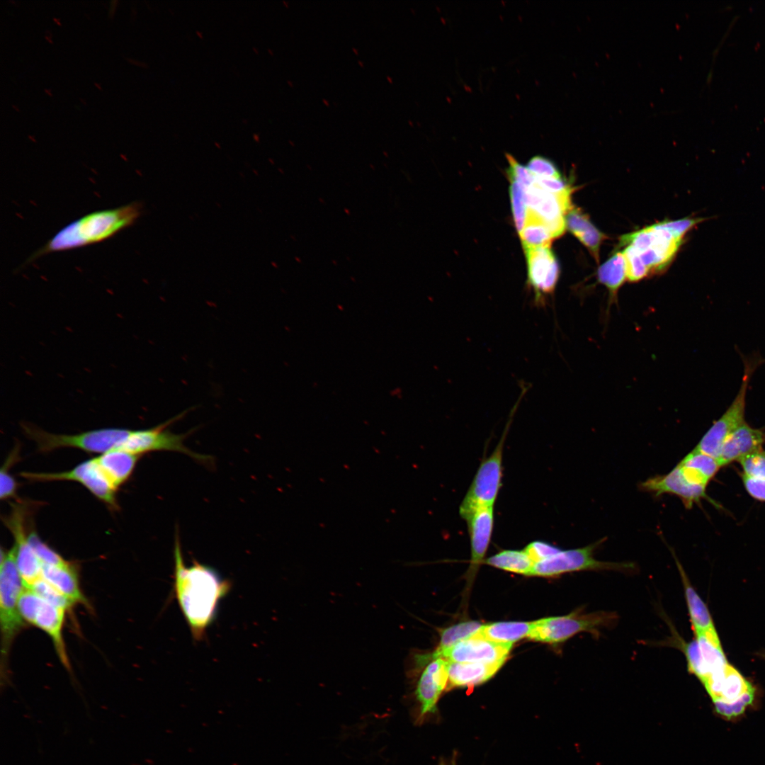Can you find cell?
<instances>
[{
    "mask_svg": "<svg viewBox=\"0 0 765 765\" xmlns=\"http://www.w3.org/2000/svg\"><path fill=\"white\" fill-rule=\"evenodd\" d=\"M125 60H127V61H128V62L129 63H130V64H135V65H137V66H140V67H147V64H144V63H143V62H139V61H136V60H133V59H131V58H128V57H126V58H125Z\"/></svg>",
    "mask_w": 765,
    "mask_h": 765,
    "instance_id": "cell-47",
    "label": "cell"
},
{
    "mask_svg": "<svg viewBox=\"0 0 765 765\" xmlns=\"http://www.w3.org/2000/svg\"><path fill=\"white\" fill-rule=\"evenodd\" d=\"M118 4V0H113V1H110V8H109L108 16L111 19L113 18V16L115 14Z\"/></svg>",
    "mask_w": 765,
    "mask_h": 765,
    "instance_id": "cell-46",
    "label": "cell"
},
{
    "mask_svg": "<svg viewBox=\"0 0 765 765\" xmlns=\"http://www.w3.org/2000/svg\"><path fill=\"white\" fill-rule=\"evenodd\" d=\"M483 563L518 574L529 575L534 562L523 550H504L484 560Z\"/></svg>",
    "mask_w": 765,
    "mask_h": 765,
    "instance_id": "cell-27",
    "label": "cell"
},
{
    "mask_svg": "<svg viewBox=\"0 0 765 765\" xmlns=\"http://www.w3.org/2000/svg\"><path fill=\"white\" fill-rule=\"evenodd\" d=\"M527 259L528 284L533 292V306L545 308L548 296L557 284L560 268L550 246L524 249Z\"/></svg>",
    "mask_w": 765,
    "mask_h": 765,
    "instance_id": "cell-12",
    "label": "cell"
},
{
    "mask_svg": "<svg viewBox=\"0 0 765 765\" xmlns=\"http://www.w3.org/2000/svg\"><path fill=\"white\" fill-rule=\"evenodd\" d=\"M626 266V278L630 282L638 281L645 278L649 270L642 261L640 254L632 246H627L623 251Z\"/></svg>",
    "mask_w": 765,
    "mask_h": 765,
    "instance_id": "cell-37",
    "label": "cell"
},
{
    "mask_svg": "<svg viewBox=\"0 0 765 765\" xmlns=\"http://www.w3.org/2000/svg\"><path fill=\"white\" fill-rule=\"evenodd\" d=\"M53 21H54V22H55V23H57V24L58 26H62V23H61V22H60V19H59L58 18L54 17V18H53Z\"/></svg>",
    "mask_w": 765,
    "mask_h": 765,
    "instance_id": "cell-48",
    "label": "cell"
},
{
    "mask_svg": "<svg viewBox=\"0 0 765 765\" xmlns=\"http://www.w3.org/2000/svg\"><path fill=\"white\" fill-rule=\"evenodd\" d=\"M65 611L42 599L31 625L39 628L50 636L59 659L64 667L69 669L70 664L62 634Z\"/></svg>",
    "mask_w": 765,
    "mask_h": 765,
    "instance_id": "cell-19",
    "label": "cell"
},
{
    "mask_svg": "<svg viewBox=\"0 0 765 765\" xmlns=\"http://www.w3.org/2000/svg\"><path fill=\"white\" fill-rule=\"evenodd\" d=\"M174 558V596L193 640H203L217 617L220 601L230 591L232 583L209 565L195 560L186 566L178 535Z\"/></svg>",
    "mask_w": 765,
    "mask_h": 765,
    "instance_id": "cell-1",
    "label": "cell"
},
{
    "mask_svg": "<svg viewBox=\"0 0 765 765\" xmlns=\"http://www.w3.org/2000/svg\"><path fill=\"white\" fill-rule=\"evenodd\" d=\"M599 541L585 547L560 550L556 554L536 562L529 575L555 577L567 572L582 570L630 571L635 568L630 562H605L595 559L594 552Z\"/></svg>",
    "mask_w": 765,
    "mask_h": 765,
    "instance_id": "cell-7",
    "label": "cell"
},
{
    "mask_svg": "<svg viewBox=\"0 0 765 765\" xmlns=\"http://www.w3.org/2000/svg\"><path fill=\"white\" fill-rule=\"evenodd\" d=\"M532 626L533 622H498L483 625L476 633L495 642L513 645L528 638Z\"/></svg>",
    "mask_w": 765,
    "mask_h": 765,
    "instance_id": "cell-25",
    "label": "cell"
},
{
    "mask_svg": "<svg viewBox=\"0 0 765 765\" xmlns=\"http://www.w3.org/2000/svg\"><path fill=\"white\" fill-rule=\"evenodd\" d=\"M533 177V183L548 192L555 194L572 193V188L561 178V177Z\"/></svg>",
    "mask_w": 765,
    "mask_h": 765,
    "instance_id": "cell-44",
    "label": "cell"
},
{
    "mask_svg": "<svg viewBox=\"0 0 765 765\" xmlns=\"http://www.w3.org/2000/svg\"><path fill=\"white\" fill-rule=\"evenodd\" d=\"M44 91L49 96H52V94L50 89H45Z\"/></svg>",
    "mask_w": 765,
    "mask_h": 765,
    "instance_id": "cell-49",
    "label": "cell"
},
{
    "mask_svg": "<svg viewBox=\"0 0 765 765\" xmlns=\"http://www.w3.org/2000/svg\"><path fill=\"white\" fill-rule=\"evenodd\" d=\"M11 107H12V108H13L14 110H16V111H18V112H19V111H20V110H19L18 107V106H16V105H14V104H12V105H11Z\"/></svg>",
    "mask_w": 765,
    "mask_h": 765,
    "instance_id": "cell-52",
    "label": "cell"
},
{
    "mask_svg": "<svg viewBox=\"0 0 765 765\" xmlns=\"http://www.w3.org/2000/svg\"><path fill=\"white\" fill-rule=\"evenodd\" d=\"M506 156L509 164L508 172L510 180L525 188L531 186L534 182V177L528 168L518 163L511 154H506Z\"/></svg>",
    "mask_w": 765,
    "mask_h": 765,
    "instance_id": "cell-41",
    "label": "cell"
},
{
    "mask_svg": "<svg viewBox=\"0 0 765 765\" xmlns=\"http://www.w3.org/2000/svg\"><path fill=\"white\" fill-rule=\"evenodd\" d=\"M79 101H81V103H82L83 104H84V105H86V101H84V100L83 98H79Z\"/></svg>",
    "mask_w": 765,
    "mask_h": 765,
    "instance_id": "cell-54",
    "label": "cell"
},
{
    "mask_svg": "<svg viewBox=\"0 0 765 765\" xmlns=\"http://www.w3.org/2000/svg\"><path fill=\"white\" fill-rule=\"evenodd\" d=\"M744 475L756 478H765V451L761 449L752 452L739 460Z\"/></svg>",
    "mask_w": 765,
    "mask_h": 765,
    "instance_id": "cell-39",
    "label": "cell"
},
{
    "mask_svg": "<svg viewBox=\"0 0 765 765\" xmlns=\"http://www.w3.org/2000/svg\"><path fill=\"white\" fill-rule=\"evenodd\" d=\"M26 513L23 506H16L4 520L15 540L16 565L26 589L41 577L42 564L28 542L26 530Z\"/></svg>",
    "mask_w": 765,
    "mask_h": 765,
    "instance_id": "cell-14",
    "label": "cell"
},
{
    "mask_svg": "<svg viewBox=\"0 0 765 765\" xmlns=\"http://www.w3.org/2000/svg\"><path fill=\"white\" fill-rule=\"evenodd\" d=\"M597 277L599 282L608 289L611 298L616 296L626 278V266L623 253H616L603 264L598 269Z\"/></svg>",
    "mask_w": 765,
    "mask_h": 765,
    "instance_id": "cell-28",
    "label": "cell"
},
{
    "mask_svg": "<svg viewBox=\"0 0 765 765\" xmlns=\"http://www.w3.org/2000/svg\"><path fill=\"white\" fill-rule=\"evenodd\" d=\"M478 621L470 620L460 623L441 630L440 641L436 651L448 649L458 642L472 636L482 628Z\"/></svg>",
    "mask_w": 765,
    "mask_h": 765,
    "instance_id": "cell-31",
    "label": "cell"
},
{
    "mask_svg": "<svg viewBox=\"0 0 765 765\" xmlns=\"http://www.w3.org/2000/svg\"><path fill=\"white\" fill-rule=\"evenodd\" d=\"M28 537L33 550L42 565L63 566L69 563L43 542L35 531H30Z\"/></svg>",
    "mask_w": 765,
    "mask_h": 765,
    "instance_id": "cell-35",
    "label": "cell"
},
{
    "mask_svg": "<svg viewBox=\"0 0 765 765\" xmlns=\"http://www.w3.org/2000/svg\"><path fill=\"white\" fill-rule=\"evenodd\" d=\"M470 539L471 559L467 572L472 579L481 563L484 560L494 528V508L484 507L477 510L466 520Z\"/></svg>",
    "mask_w": 765,
    "mask_h": 765,
    "instance_id": "cell-17",
    "label": "cell"
},
{
    "mask_svg": "<svg viewBox=\"0 0 765 765\" xmlns=\"http://www.w3.org/2000/svg\"><path fill=\"white\" fill-rule=\"evenodd\" d=\"M679 463L697 473L708 482L720 468L716 458L693 449Z\"/></svg>",
    "mask_w": 765,
    "mask_h": 765,
    "instance_id": "cell-32",
    "label": "cell"
},
{
    "mask_svg": "<svg viewBox=\"0 0 765 765\" xmlns=\"http://www.w3.org/2000/svg\"><path fill=\"white\" fill-rule=\"evenodd\" d=\"M526 188L521 184L511 181L510 197L515 225L519 234L523 229L528 215L525 195Z\"/></svg>",
    "mask_w": 765,
    "mask_h": 765,
    "instance_id": "cell-33",
    "label": "cell"
},
{
    "mask_svg": "<svg viewBox=\"0 0 765 765\" xmlns=\"http://www.w3.org/2000/svg\"><path fill=\"white\" fill-rule=\"evenodd\" d=\"M188 412V410H186L150 429H131L130 434L119 449L139 455L157 450L176 451L190 456L199 462L205 463L210 460V456L193 452L184 445L183 441L189 433L176 434L168 429L171 424L182 419Z\"/></svg>",
    "mask_w": 765,
    "mask_h": 765,
    "instance_id": "cell-8",
    "label": "cell"
},
{
    "mask_svg": "<svg viewBox=\"0 0 765 765\" xmlns=\"http://www.w3.org/2000/svg\"><path fill=\"white\" fill-rule=\"evenodd\" d=\"M441 765H455V764L452 761L450 764L442 763Z\"/></svg>",
    "mask_w": 765,
    "mask_h": 765,
    "instance_id": "cell-53",
    "label": "cell"
},
{
    "mask_svg": "<svg viewBox=\"0 0 765 765\" xmlns=\"http://www.w3.org/2000/svg\"><path fill=\"white\" fill-rule=\"evenodd\" d=\"M18 452L16 448L5 461L0 472V498L1 500L11 499L16 495L18 485L15 479L8 472L10 466L18 458Z\"/></svg>",
    "mask_w": 765,
    "mask_h": 765,
    "instance_id": "cell-38",
    "label": "cell"
},
{
    "mask_svg": "<svg viewBox=\"0 0 765 765\" xmlns=\"http://www.w3.org/2000/svg\"><path fill=\"white\" fill-rule=\"evenodd\" d=\"M754 690L752 688L744 693L740 698L732 702L714 701L713 703L718 713L731 718L742 714L746 708L750 705L754 699Z\"/></svg>",
    "mask_w": 765,
    "mask_h": 765,
    "instance_id": "cell-36",
    "label": "cell"
},
{
    "mask_svg": "<svg viewBox=\"0 0 765 765\" xmlns=\"http://www.w3.org/2000/svg\"><path fill=\"white\" fill-rule=\"evenodd\" d=\"M755 368L756 362H744V376L738 394L727 411L703 436L695 450L717 459L727 438L744 423L746 393Z\"/></svg>",
    "mask_w": 765,
    "mask_h": 765,
    "instance_id": "cell-10",
    "label": "cell"
},
{
    "mask_svg": "<svg viewBox=\"0 0 765 765\" xmlns=\"http://www.w3.org/2000/svg\"><path fill=\"white\" fill-rule=\"evenodd\" d=\"M526 167L532 175L536 177H561L554 164L550 159L538 155L532 157L528 161Z\"/></svg>",
    "mask_w": 765,
    "mask_h": 765,
    "instance_id": "cell-40",
    "label": "cell"
},
{
    "mask_svg": "<svg viewBox=\"0 0 765 765\" xmlns=\"http://www.w3.org/2000/svg\"><path fill=\"white\" fill-rule=\"evenodd\" d=\"M30 589L46 602L65 611L69 610L74 604L42 577L37 579Z\"/></svg>",
    "mask_w": 765,
    "mask_h": 765,
    "instance_id": "cell-34",
    "label": "cell"
},
{
    "mask_svg": "<svg viewBox=\"0 0 765 765\" xmlns=\"http://www.w3.org/2000/svg\"><path fill=\"white\" fill-rule=\"evenodd\" d=\"M512 645L491 641L475 633L452 647L432 653L421 654L425 662L443 658L450 662H477L501 664L509 657Z\"/></svg>",
    "mask_w": 765,
    "mask_h": 765,
    "instance_id": "cell-11",
    "label": "cell"
},
{
    "mask_svg": "<svg viewBox=\"0 0 765 765\" xmlns=\"http://www.w3.org/2000/svg\"><path fill=\"white\" fill-rule=\"evenodd\" d=\"M742 480L747 492L754 498L765 502V478H756L742 475Z\"/></svg>",
    "mask_w": 765,
    "mask_h": 765,
    "instance_id": "cell-45",
    "label": "cell"
},
{
    "mask_svg": "<svg viewBox=\"0 0 765 765\" xmlns=\"http://www.w3.org/2000/svg\"><path fill=\"white\" fill-rule=\"evenodd\" d=\"M566 227L590 251L596 261L601 243L606 236L589 221L580 210L571 209L565 215Z\"/></svg>",
    "mask_w": 765,
    "mask_h": 765,
    "instance_id": "cell-24",
    "label": "cell"
},
{
    "mask_svg": "<svg viewBox=\"0 0 765 765\" xmlns=\"http://www.w3.org/2000/svg\"><path fill=\"white\" fill-rule=\"evenodd\" d=\"M424 667L414 690V696L419 706L416 718L419 723L424 721L428 715L435 713L438 701L443 691L448 687V683L447 660L436 658Z\"/></svg>",
    "mask_w": 765,
    "mask_h": 765,
    "instance_id": "cell-15",
    "label": "cell"
},
{
    "mask_svg": "<svg viewBox=\"0 0 765 765\" xmlns=\"http://www.w3.org/2000/svg\"><path fill=\"white\" fill-rule=\"evenodd\" d=\"M511 414L503 434L493 452L480 463L472 482L459 507L460 516L466 520L477 510L484 507H494L497 498L502 477V458L504 445L512 421L513 416L526 390L523 388Z\"/></svg>",
    "mask_w": 765,
    "mask_h": 765,
    "instance_id": "cell-3",
    "label": "cell"
},
{
    "mask_svg": "<svg viewBox=\"0 0 765 765\" xmlns=\"http://www.w3.org/2000/svg\"><path fill=\"white\" fill-rule=\"evenodd\" d=\"M519 234L524 249L550 246L554 238L545 224L531 216Z\"/></svg>",
    "mask_w": 765,
    "mask_h": 765,
    "instance_id": "cell-30",
    "label": "cell"
},
{
    "mask_svg": "<svg viewBox=\"0 0 765 765\" xmlns=\"http://www.w3.org/2000/svg\"><path fill=\"white\" fill-rule=\"evenodd\" d=\"M617 620L618 615L614 612H584L577 610L565 616L544 618L533 621L528 638L535 641L556 644L582 632L599 635L601 629L612 627Z\"/></svg>",
    "mask_w": 765,
    "mask_h": 765,
    "instance_id": "cell-6",
    "label": "cell"
},
{
    "mask_svg": "<svg viewBox=\"0 0 765 765\" xmlns=\"http://www.w3.org/2000/svg\"><path fill=\"white\" fill-rule=\"evenodd\" d=\"M501 664L448 662V683L451 687H470L491 679Z\"/></svg>",
    "mask_w": 765,
    "mask_h": 765,
    "instance_id": "cell-22",
    "label": "cell"
},
{
    "mask_svg": "<svg viewBox=\"0 0 765 765\" xmlns=\"http://www.w3.org/2000/svg\"><path fill=\"white\" fill-rule=\"evenodd\" d=\"M703 220L702 218H684L678 220L662 222L659 224L672 232L676 238L681 240L684 235L688 230Z\"/></svg>",
    "mask_w": 765,
    "mask_h": 765,
    "instance_id": "cell-43",
    "label": "cell"
},
{
    "mask_svg": "<svg viewBox=\"0 0 765 765\" xmlns=\"http://www.w3.org/2000/svg\"><path fill=\"white\" fill-rule=\"evenodd\" d=\"M20 475L30 481H74L84 485L99 500L113 509H118L116 490L106 477L95 459L84 461L73 469L57 472H23Z\"/></svg>",
    "mask_w": 765,
    "mask_h": 765,
    "instance_id": "cell-9",
    "label": "cell"
},
{
    "mask_svg": "<svg viewBox=\"0 0 765 765\" xmlns=\"http://www.w3.org/2000/svg\"><path fill=\"white\" fill-rule=\"evenodd\" d=\"M752 688L753 686L749 681L735 668L727 664L721 680L718 698L715 701L732 702Z\"/></svg>",
    "mask_w": 765,
    "mask_h": 765,
    "instance_id": "cell-29",
    "label": "cell"
},
{
    "mask_svg": "<svg viewBox=\"0 0 765 765\" xmlns=\"http://www.w3.org/2000/svg\"><path fill=\"white\" fill-rule=\"evenodd\" d=\"M45 39L47 40V41L48 42H50V44H53V42H52V38H51V37H49V36H47V35H45Z\"/></svg>",
    "mask_w": 765,
    "mask_h": 765,
    "instance_id": "cell-50",
    "label": "cell"
},
{
    "mask_svg": "<svg viewBox=\"0 0 765 765\" xmlns=\"http://www.w3.org/2000/svg\"><path fill=\"white\" fill-rule=\"evenodd\" d=\"M695 633L699 655L688 669L703 682L710 675L724 669L728 664L715 628Z\"/></svg>",
    "mask_w": 765,
    "mask_h": 765,
    "instance_id": "cell-18",
    "label": "cell"
},
{
    "mask_svg": "<svg viewBox=\"0 0 765 765\" xmlns=\"http://www.w3.org/2000/svg\"><path fill=\"white\" fill-rule=\"evenodd\" d=\"M25 589L16 560L14 545L8 550L1 549L0 625L2 659L8 656L12 641L24 626L18 610V600Z\"/></svg>",
    "mask_w": 765,
    "mask_h": 765,
    "instance_id": "cell-5",
    "label": "cell"
},
{
    "mask_svg": "<svg viewBox=\"0 0 765 765\" xmlns=\"http://www.w3.org/2000/svg\"><path fill=\"white\" fill-rule=\"evenodd\" d=\"M764 441L762 433L743 423L725 441L717 460L720 466L740 460L743 456L761 449Z\"/></svg>",
    "mask_w": 765,
    "mask_h": 765,
    "instance_id": "cell-20",
    "label": "cell"
},
{
    "mask_svg": "<svg viewBox=\"0 0 765 765\" xmlns=\"http://www.w3.org/2000/svg\"><path fill=\"white\" fill-rule=\"evenodd\" d=\"M94 85H95V86H96V88H98V89L99 90H102V87L101 86V85H100V84H99L98 83H97V82H94Z\"/></svg>",
    "mask_w": 765,
    "mask_h": 765,
    "instance_id": "cell-51",
    "label": "cell"
},
{
    "mask_svg": "<svg viewBox=\"0 0 765 765\" xmlns=\"http://www.w3.org/2000/svg\"><path fill=\"white\" fill-rule=\"evenodd\" d=\"M142 204L133 201L122 206L94 211L64 227L26 260L103 242L131 226L140 216Z\"/></svg>",
    "mask_w": 765,
    "mask_h": 765,
    "instance_id": "cell-2",
    "label": "cell"
},
{
    "mask_svg": "<svg viewBox=\"0 0 765 765\" xmlns=\"http://www.w3.org/2000/svg\"><path fill=\"white\" fill-rule=\"evenodd\" d=\"M528 216L545 224L554 238L565 230V215L571 209V193L555 194L548 192L534 183L526 188Z\"/></svg>",
    "mask_w": 765,
    "mask_h": 765,
    "instance_id": "cell-13",
    "label": "cell"
},
{
    "mask_svg": "<svg viewBox=\"0 0 765 765\" xmlns=\"http://www.w3.org/2000/svg\"><path fill=\"white\" fill-rule=\"evenodd\" d=\"M676 562L684 583L686 603L695 633L715 628L706 605L690 584L680 564Z\"/></svg>",
    "mask_w": 765,
    "mask_h": 765,
    "instance_id": "cell-26",
    "label": "cell"
},
{
    "mask_svg": "<svg viewBox=\"0 0 765 765\" xmlns=\"http://www.w3.org/2000/svg\"><path fill=\"white\" fill-rule=\"evenodd\" d=\"M141 455L114 449L94 458L106 477L115 489L132 475Z\"/></svg>",
    "mask_w": 765,
    "mask_h": 765,
    "instance_id": "cell-21",
    "label": "cell"
},
{
    "mask_svg": "<svg viewBox=\"0 0 765 765\" xmlns=\"http://www.w3.org/2000/svg\"><path fill=\"white\" fill-rule=\"evenodd\" d=\"M524 550L536 563L550 557L561 549L550 543L536 540L528 544Z\"/></svg>",
    "mask_w": 765,
    "mask_h": 765,
    "instance_id": "cell-42",
    "label": "cell"
},
{
    "mask_svg": "<svg viewBox=\"0 0 765 765\" xmlns=\"http://www.w3.org/2000/svg\"><path fill=\"white\" fill-rule=\"evenodd\" d=\"M642 491L656 497L669 494L679 497L687 508L706 496V486L688 480L676 465L669 473L650 477L640 484Z\"/></svg>",
    "mask_w": 765,
    "mask_h": 765,
    "instance_id": "cell-16",
    "label": "cell"
},
{
    "mask_svg": "<svg viewBox=\"0 0 765 765\" xmlns=\"http://www.w3.org/2000/svg\"><path fill=\"white\" fill-rule=\"evenodd\" d=\"M21 427L42 453L60 448H74L87 453L103 454L120 448L131 431L127 429L103 428L70 435L47 432L29 423H23Z\"/></svg>",
    "mask_w": 765,
    "mask_h": 765,
    "instance_id": "cell-4",
    "label": "cell"
},
{
    "mask_svg": "<svg viewBox=\"0 0 765 765\" xmlns=\"http://www.w3.org/2000/svg\"><path fill=\"white\" fill-rule=\"evenodd\" d=\"M41 577L74 604L86 603L77 572L70 562L63 566L42 565Z\"/></svg>",
    "mask_w": 765,
    "mask_h": 765,
    "instance_id": "cell-23",
    "label": "cell"
}]
</instances>
